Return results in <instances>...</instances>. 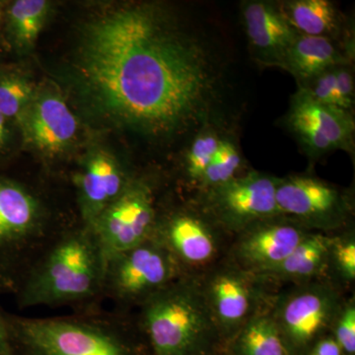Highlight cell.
Returning <instances> with one entry per match:
<instances>
[{"instance_id":"1","label":"cell","mask_w":355,"mask_h":355,"mask_svg":"<svg viewBox=\"0 0 355 355\" xmlns=\"http://www.w3.org/2000/svg\"><path fill=\"white\" fill-rule=\"evenodd\" d=\"M79 83L102 114L151 139L225 123L228 67L216 42L155 3L93 16L81 29Z\"/></svg>"},{"instance_id":"2","label":"cell","mask_w":355,"mask_h":355,"mask_svg":"<svg viewBox=\"0 0 355 355\" xmlns=\"http://www.w3.org/2000/svg\"><path fill=\"white\" fill-rule=\"evenodd\" d=\"M107 259L92 227L78 222L58 236L13 293L21 310L67 307L72 312L104 304Z\"/></svg>"},{"instance_id":"3","label":"cell","mask_w":355,"mask_h":355,"mask_svg":"<svg viewBox=\"0 0 355 355\" xmlns=\"http://www.w3.org/2000/svg\"><path fill=\"white\" fill-rule=\"evenodd\" d=\"M12 355H150L135 313L114 309L30 318L3 310Z\"/></svg>"},{"instance_id":"4","label":"cell","mask_w":355,"mask_h":355,"mask_svg":"<svg viewBox=\"0 0 355 355\" xmlns=\"http://www.w3.org/2000/svg\"><path fill=\"white\" fill-rule=\"evenodd\" d=\"M80 221L32 184L0 171V295H13L46 248Z\"/></svg>"},{"instance_id":"5","label":"cell","mask_w":355,"mask_h":355,"mask_svg":"<svg viewBox=\"0 0 355 355\" xmlns=\"http://www.w3.org/2000/svg\"><path fill=\"white\" fill-rule=\"evenodd\" d=\"M150 355H223L198 275L177 279L135 312Z\"/></svg>"},{"instance_id":"6","label":"cell","mask_w":355,"mask_h":355,"mask_svg":"<svg viewBox=\"0 0 355 355\" xmlns=\"http://www.w3.org/2000/svg\"><path fill=\"white\" fill-rule=\"evenodd\" d=\"M186 277L171 254L153 238L107 258L104 302L135 313L151 296Z\"/></svg>"},{"instance_id":"7","label":"cell","mask_w":355,"mask_h":355,"mask_svg":"<svg viewBox=\"0 0 355 355\" xmlns=\"http://www.w3.org/2000/svg\"><path fill=\"white\" fill-rule=\"evenodd\" d=\"M345 299L340 287L328 279L291 284L273 295L270 312L293 355H304L330 334Z\"/></svg>"},{"instance_id":"8","label":"cell","mask_w":355,"mask_h":355,"mask_svg":"<svg viewBox=\"0 0 355 355\" xmlns=\"http://www.w3.org/2000/svg\"><path fill=\"white\" fill-rule=\"evenodd\" d=\"M225 235L193 200L171 207L162 203L150 238L171 254L184 275H200L220 261Z\"/></svg>"},{"instance_id":"9","label":"cell","mask_w":355,"mask_h":355,"mask_svg":"<svg viewBox=\"0 0 355 355\" xmlns=\"http://www.w3.org/2000/svg\"><path fill=\"white\" fill-rule=\"evenodd\" d=\"M279 178L249 172L200 191L195 202L227 235H237L257 222L282 216L277 205Z\"/></svg>"},{"instance_id":"10","label":"cell","mask_w":355,"mask_h":355,"mask_svg":"<svg viewBox=\"0 0 355 355\" xmlns=\"http://www.w3.org/2000/svg\"><path fill=\"white\" fill-rule=\"evenodd\" d=\"M277 205L282 216L312 232L338 234L352 228V195L335 184L307 174L279 178Z\"/></svg>"},{"instance_id":"11","label":"cell","mask_w":355,"mask_h":355,"mask_svg":"<svg viewBox=\"0 0 355 355\" xmlns=\"http://www.w3.org/2000/svg\"><path fill=\"white\" fill-rule=\"evenodd\" d=\"M198 277L224 345L251 318L268 308L273 296L266 291L268 284L258 275L226 259Z\"/></svg>"},{"instance_id":"12","label":"cell","mask_w":355,"mask_h":355,"mask_svg":"<svg viewBox=\"0 0 355 355\" xmlns=\"http://www.w3.org/2000/svg\"><path fill=\"white\" fill-rule=\"evenodd\" d=\"M158 195L154 180L135 175L123 193L100 214L91 227L106 259L151 237L162 205Z\"/></svg>"},{"instance_id":"13","label":"cell","mask_w":355,"mask_h":355,"mask_svg":"<svg viewBox=\"0 0 355 355\" xmlns=\"http://www.w3.org/2000/svg\"><path fill=\"white\" fill-rule=\"evenodd\" d=\"M284 123L313 160L336 150L354 153L352 112L315 101L302 90L298 89L292 96Z\"/></svg>"},{"instance_id":"14","label":"cell","mask_w":355,"mask_h":355,"mask_svg":"<svg viewBox=\"0 0 355 355\" xmlns=\"http://www.w3.org/2000/svg\"><path fill=\"white\" fill-rule=\"evenodd\" d=\"M311 232L287 216L263 219L234 236L225 259L245 272L261 275L286 259Z\"/></svg>"},{"instance_id":"15","label":"cell","mask_w":355,"mask_h":355,"mask_svg":"<svg viewBox=\"0 0 355 355\" xmlns=\"http://www.w3.org/2000/svg\"><path fill=\"white\" fill-rule=\"evenodd\" d=\"M133 176L118 159L106 151H95L84 159L71 177L81 222L91 227L100 214L123 193Z\"/></svg>"},{"instance_id":"16","label":"cell","mask_w":355,"mask_h":355,"mask_svg":"<svg viewBox=\"0 0 355 355\" xmlns=\"http://www.w3.org/2000/svg\"><path fill=\"white\" fill-rule=\"evenodd\" d=\"M23 142L46 154L62 153L78 132V121L58 93H37L17 125Z\"/></svg>"},{"instance_id":"17","label":"cell","mask_w":355,"mask_h":355,"mask_svg":"<svg viewBox=\"0 0 355 355\" xmlns=\"http://www.w3.org/2000/svg\"><path fill=\"white\" fill-rule=\"evenodd\" d=\"M242 20L254 60L265 67H282L299 33L289 24L279 4L260 0L245 2Z\"/></svg>"},{"instance_id":"18","label":"cell","mask_w":355,"mask_h":355,"mask_svg":"<svg viewBox=\"0 0 355 355\" xmlns=\"http://www.w3.org/2000/svg\"><path fill=\"white\" fill-rule=\"evenodd\" d=\"M334 235L311 232L282 263L258 277L268 284H296L328 279L329 256Z\"/></svg>"},{"instance_id":"19","label":"cell","mask_w":355,"mask_h":355,"mask_svg":"<svg viewBox=\"0 0 355 355\" xmlns=\"http://www.w3.org/2000/svg\"><path fill=\"white\" fill-rule=\"evenodd\" d=\"M350 60L349 53L335 40L298 34L287 50L280 69L291 73L300 85L326 70L352 64Z\"/></svg>"},{"instance_id":"20","label":"cell","mask_w":355,"mask_h":355,"mask_svg":"<svg viewBox=\"0 0 355 355\" xmlns=\"http://www.w3.org/2000/svg\"><path fill=\"white\" fill-rule=\"evenodd\" d=\"M51 3L46 0H15L2 2L1 32L6 55L29 53L39 38Z\"/></svg>"},{"instance_id":"21","label":"cell","mask_w":355,"mask_h":355,"mask_svg":"<svg viewBox=\"0 0 355 355\" xmlns=\"http://www.w3.org/2000/svg\"><path fill=\"white\" fill-rule=\"evenodd\" d=\"M223 355H293L270 314V306L229 338Z\"/></svg>"},{"instance_id":"22","label":"cell","mask_w":355,"mask_h":355,"mask_svg":"<svg viewBox=\"0 0 355 355\" xmlns=\"http://www.w3.org/2000/svg\"><path fill=\"white\" fill-rule=\"evenodd\" d=\"M279 7L299 34L336 41L342 32V16L330 0H292L279 4Z\"/></svg>"},{"instance_id":"23","label":"cell","mask_w":355,"mask_h":355,"mask_svg":"<svg viewBox=\"0 0 355 355\" xmlns=\"http://www.w3.org/2000/svg\"><path fill=\"white\" fill-rule=\"evenodd\" d=\"M36 94L31 79L21 70L6 64L0 65V113L16 127Z\"/></svg>"},{"instance_id":"24","label":"cell","mask_w":355,"mask_h":355,"mask_svg":"<svg viewBox=\"0 0 355 355\" xmlns=\"http://www.w3.org/2000/svg\"><path fill=\"white\" fill-rule=\"evenodd\" d=\"M222 137L216 128L200 130L191 141L184 161V175L187 183L197 189L203 173L220 146Z\"/></svg>"},{"instance_id":"25","label":"cell","mask_w":355,"mask_h":355,"mask_svg":"<svg viewBox=\"0 0 355 355\" xmlns=\"http://www.w3.org/2000/svg\"><path fill=\"white\" fill-rule=\"evenodd\" d=\"M328 279L338 287L355 282V235L354 229L334 235L329 256Z\"/></svg>"},{"instance_id":"26","label":"cell","mask_w":355,"mask_h":355,"mask_svg":"<svg viewBox=\"0 0 355 355\" xmlns=\"http://www.w3.org/2000/svg\"><path fill=\"white\" fill-rule=\"evenodd\" d=\"M242 164V155L238 147L230 139H224L209 167L203 173L197 187L198 193L239 176Z\"/></svg>"},{"instance_id":"27","label":"cell","mask_w":355,"mask_h":355,"mask_svg":"<svg viewBox=\"0 0 355 355\" xmlns=\"http://www.w3.org/2000/svg\"><path fill=\"white\" fill-rule=\"evenodd\" d=\"M330 334L343 349L345 355H355V301L345 300L335 321L331 324Z\"/></svg>"},{"instance_id":"28","label":"cell","mask_w":355,"mask_h":355,"mask_svg":"<svg viewBox=\"0 0 355 355\" xmlns=\"http://www.w3.org/2000/svg\"><path fill=\"white\" fill-rule=\"evenodd\" d=\"M18 130L15 123L0 113V164L10 157L15 148Z\"/></svg>"},{"instance_id":"29","label":"cell","mask_w":355,"mask_h":355,"mask_svg":"<svg viewBox=\"0 0 355 355\" xmlns=\"http://www.w3.org/2000/svg\"><path fill=\"white\" fill-rule=\"evenodd\" d=\"M304 355H345L331 334L318 340Z\"/></svg>"},{"instance_id":"30","label":"cell","mask_w":355,"mask_h":355,"mask_svg":"<svg viewBox=\"0 0 355 355\" xmlns=\"http://www.w3.org/2000/svg\"><path fill=\"white\" fill-rule=\"evenodd\" d=\"M0 355H12L8 331L3 316V309L0 308Z\"/></svg>"},{"instance_id":"31","label":"cell","mask_w":355,"mask_h":355,"mask_svg":"<svg viewBox=\"0 0 355 355\" xmlns=\"http://www.w3.org/2000/svg\"><path fill=\"white\" fill-rule=\"evenodd\" d=\"M1 7L2 2H0V65L6 64V49H4L3 40H2V32H1Z\"/></svg>"}]
</instances>
